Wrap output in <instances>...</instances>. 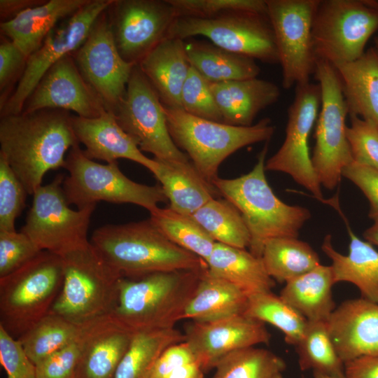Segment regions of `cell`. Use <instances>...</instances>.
<instances>
[{
	"label": "cell",
	"mask_w": 378,
	"mask_h": 378,
	"mask_svg": "<svg viewBox=\"0 0 378 378\" xmlns=\"http://www.w3.org/2000/svg\"><path fill=\"white\" fill-rule=\"evenodd\" d=\"M192 360H195L185 342L174 344L163 352L144 378H167L175 368Z\"/></svg>",
	"instance_id": "obj_51"
},
{
	"label": "cell",
	"mask_w": 378,
	"mask_h": 378,
	"mask_svg": "<svg viewBox=\"0 0 378 378\" xmlns=\"http://www.w3.org/2000/svg\"><path fill=\"white\" fill-rule=\"evenodd\" d=\"M342 176L361 190L370 203L368 216L378 223V170L353 161L344 168Z\"/></svg>",
	"instance_id": "obj_50"
},
{
	"label": "cell",
	"mask_w": 378,
	"mask_h": 378,
	"mask_svg": "<svg viewBox=\"0 0 378 378\" xmlns=\"http://www.w3.org/2000/svg\"><path fill=\"white\" fill-rule=\"evenodd\" d=\"M134 335L113 313L82 325L76 378H115Z\"/></svg>",
	"instance_id": "obj_21"
},
{
	"label": "cell",
	"mask_w": 378,
	"mask_h": 378,
	"mask_svg": "<svg viewBox=\"0 0 378 378\" xmlns=\"http://www.w3.org/2000/svg\"><path fill=\"white\" fill-rule=\"evenodd\" d=\"M82 325L49 312L18 339L29 359L38 362L77 341Z\"/></svg>",
	"instance_id": "obj_36"
},
{
	"label": "cell",
	"mask_w": 378,
	"mask_h": 378,
	"mask_svg": "<svg viewBox=\"0 0 378 378\" xmlns=\"http://www.w3.org/2000/svg\"><path fill=\"white\" fill-rule=\"evenodd\" d=\"M185 339L184 333L175 328L135 332L115 378H144L166 349Z\"/></svg>",
	"instance_id": "obj_35"
},
{
	"label": "cell",
	"mask_w": 378,
	"mask_h": 378,
	"mask_svg": "<svg viewBox=\"0 0 378 378\" xmlns=\"http://www.w3.org/2000/svg\"><path fill=\"white\" fill-rule=\"evenodd\" d=\"M72 127L79 142L85 146V155L106 163L120 158L135 162L151 173L157 162L145 156L136 142L118 125L113 113L106 111L97 118L71 116Z\"/></svg>",
	"instance_id": "obj_23"
},
{
	"label": "cell",
	"mask_w": 378,
	"mask_h": 378,
	"mask_svg": "<svg viewBox=\"0 0 378 378\" xmlns=\"http://www.w3.org/2000/svg\"><path fill=\"white\" fill-rule=\"evenodd\" d=\"M67 111L44 108L1 117L0 155L32 195L45 174L63 167L66 153L79 142Z\"/></svg>",
	"instance_id": "obj_1"
},
{
	"label": "cell",
	"mask_w": 378,
	"mask_h": 378,
	"mask_svg": "<svg viewBox=\"0 0 378 378\" xmlns=\"http://www.w3.org/2000/svg\"><path fill=\"white\" fill-rule=\"evenodd\" d=\"M244 314L275 326L283 332L285 342L294 346L302 337L307 324L304 316L272 291L249 295Z\"/></svg>",
	"instance_id": "obj_41"
},
{
	"label": "cell",
	"mask_w": 378,
	"mask_h": 378,
	"mask_svg": "<svg viewBox=\"0 0 378 378\" xmlns=\"http://www.w3.org/2000/svg\"><path fill=\"white\" fill-rule=\"evenodd\" d=\"M280 297L308 321L327 322L335 309L332 288L335 284L331 265L314 270L286 283Z\"/></svg>",
	"instance_id": "obj_31"
},
{
	"label": "cell",
	"mask_w": 378,
	"mask_h": 378,
	"mask_svg": "<svg viewBox=\"0 0 378 378\" xmlns=\"http://www.w3.org/2000/svg\"><path fill=\"white\" fill-rule=\"evenodd\" d=\"M365 239L371 244L378 246V223L368 228L363 233Z\"/></svg>",
	"instance_id": "obj_55"
},
{
	"label": "cell",
	"mask_w": 378,
	"mask_h": 378,
	"mask_svg": "<svg viewBox=\"0 0 378 378\" xmlns=\"http://www.w3.org/2000/svg\"><path fill=\"white\" fill-rule=\"evenodd\" d=\"M113 114L141 151L159 160L190 161L172 140L163 104L138 64L132 69L125 94Z\"/></svg>",
	"instance_id": "obj_13"
},
{
	"label": "cell",
	"mask_w": 378,
	"mask_h": 378,
	"mask_svg": "<svg viewBox=\"0 0 378 378\" xmlns=\"http://www.w3.org/2000/svg\"><path fill=\"white\" fill-rule=\"evenodd\" d=\"M0 363L7 378H37L35 364L26 354L18 340L0 326Z\"/></svg>",
	"instance_id": "obj_47"
},
{
	"label": "cell",
	"mask_w": 378,
	"mask_h": 378,
	"mask_svg": "<svg viewBox=\"0 0 378 378\" xmlns=\"http://www.w3.org/2000/svg\"><path fill=\"white\" fill-rule=\"evenodd\" d=\"M267 150V141L248 174L232 179L217 177L212 182L218 193L241 214L250 234L249 251L259 258L269 239L298 237L311 217L307 208L288 205L272 191L265 174Z\"/></svg>",
	"instance_id": "obj_3"
},
{
	"label": "cell",
	"mask_w": 378,
	"mask_h": 378,
	"mask_svg": "<svg viewBox=\"0 0 378 378\" xmlns=\"http://www.w3.org/2000/svg\"><path fill=\"white\" fill-rule=\"evenodd\" d=\"M248 295L229 281L203 273L183 319L209 322L244 313Z\"/></svg>",
	"instance_id": "obj_32"
},
{
	"label": "cell",
	"mask_w": 378,
	"mask_h": 378,
	"mask_svg": "<svg viewBox=\"0 0 378 378\" xmlns=\"http://www.w3.org/2000/svg\"><path fill=\"white\" fill-rule=\"evenodd\" d=\"M318 84L309 83L295 87L294 99L288 109L284 141L268 159L265 171L289 174L314 196L323 200L321 183L312 166L309 138L321 107Z\"/></svg>",
	"instance_id": "obj_16"
},
{
	"label": "cell",
	"mask_w": 378,
	"mask_h": 378,
	"mask_svg": "<svg viewBox=\"0 0 378 378\" xmlns=\"http://www.w3.org/2000/svg\"><path fill=\"white\" fill-rule=\"evenodd\" d=\"M154 159L157 164L153 174L160 182L171 209L192 216L219 194L214 185L200 175L191 161Z\"/></svg>",
	"instance_id": "obj_28"
},
{
	"label": "cell",
	"mask_w": 378,
	"mask_h": 378,
	"mask_svg": "<svg viewBox=\"0 0 378 378\" xmlns=\"http://www.w3.org/2000/svg\"><path fill=\"white\" fill-rule=\"evenodd\" d=\"M185 342L204 372L214 369L229 353L270 342L271 334L264 323L237 314L209 321H192L185 327Z\"/></svg>",
	"instance_id": "obj_19"
},
{
	"label": "cell",
	"mask_w": 378,
	"mask_h": 378,
	"mask_svg": "<svg viewBox=\"0 0 378 378\" xmlns=\"http://www.w3.org/2000/svg\"><path fill=\"white\" fill-rule=\"evenodd\" d=\"M176 18H212L233 12L267 15L265 0H167Z\"/></svg>",
	"instance_id": "obj_42"
},
{
	"label": "cell",
	"mask_w": 378,
	"mask_h": 378,
	"mask_svg": "<svg viewBox=\"0 0 378 378\" xmlns=\"http://www.w3.org/2000/svg\"><path fill=\"white\" fill-rule=\"evenodd\" d=\"M282 71V87L309 83L316 59L312 23L319 0H265Z\"/></svg>",
	"instance_id": "obj_14"
},
{
	"label": "cell",
	"mask_w": 378,
	"mask_h": 378,
	"mask_svg": "<svg viewBox=\"0 0 378 378\" xmlns=\"http://www.w3.org/2000/svg\"><path fill=\"white\" fill-rule=\"evenodd\" d=\"M185 44L165 38L138 64L165 106L182 108L181 90L190 69Z\"/></svg>",
	"instance_id": "obj_25"
},
{
	"label": "cell",
	"mask_w": 378,
	"mask_h": 378,
	"mask_svg": "<svg viewBox=\"0 0 378 378\" xmlns=\"http://www.w3.org/2000/svg\"><path fill=\"white\" fill-rule=\"evenodd\" d=\"M90 241L111 266L128 279L155 272L208 269L204 260L171 241L150 218L103 225L94 230Z\"/></svg>",
	"instance_id": "obj_2"
},
{
	"label": "cell",
	"mask_w": 378,
	"mask_h": 378,
	"mask_svg": "<svg viewBox=\"0 0 378 378\" xmlns=\"http://www.w3.org/2000/svg\"><path fill=\"white\" fill-rule=\"evenodd\" d=\"M190 65L210 83L257 78L255 60L213 43L192 41L185 44Z\"/></svg>",
	"instance_id": "obj_33"
},
{
	"label": "cell",
	"mask_w": 378,
	"mask_h": 378,
	"mask_svg": "<svg viewBox=\"0 0 378 378\" xmlns=\"http://www.w3.org/2000/svg\"><path fill=\"white\" fill-rule=\"evenodd\" d=\"M335 69L349 115L370 121L378 128V51L370 48L358 59Z\"/></svg>",
	"instance_id": "obj_29"
},
{
	"label": "cell",
	"mask_w": 378,
	"mask_h": 378,
	"mask_svg": "<svg viewBox=\"0 0 378 378\" xmlns=\"http://www.w3.org/2000/svg\"><path fill=\"white\" fill-rule=\"evenodd\" d=\"M64 278L50 312L78 325L112 314L122 277L88 240L60 255Z\"/></svg>",
	"instance_id": "obj_5"
},
{
	"label": "cell",
	"mask_w": 378,
	"mask_h": 378,
	"mask_svg": "<svg viewBox=\"0 0 378 378\" xmlns=\"http://www.w3.org/2000/svg\"><path fill=\"white\" fill-rule=\"evenodd\" d=\"M63 278L62 257L48 251L0 278V326L18 339L50 312Z\"/></svg>",
	"instance_id": "obj_7"
},
{
	"label": "cell",
	"mask_w": 378,
	"mask_h": 378,
	"mask_svg": "<svg viewBox=\"0 0 378 378\" xmlns=\"http://www.w3.org/2000/svg\"><path fill=\"white\" fill-rule=\"evenodd\" d=\"M108 10V9H107ZM107 10L71 55L81 75L114 113L124 97L134 64L125 61L114 42Z\"/></svg>",
	"instance_id": "obj_18"
},
{
	"label": "cell",
	"mask_w": 378,
	"mask_h": 378,
	"mask_svg": "<svg viewBox=\"0 0 378 378\" xmlns=\"http://www.w3.org/2000/svg\"><path fill=\"white\" fill-rule=\"evenodd\" d=\"M313 377L314 378H345L344 376L342 377H335V376H330L316 372H313Z\"/></svg>",
	"instance_id": "obj_56"
},
{
	"label": "cell",
	"mask_w": 378,
	"mask_h": 378,
	"mask_svg": "<svg viewBox=\"0 0 378 378\" xmlns=\"http://www.w3.org/2000/svg\"><path fill=\"white\" fill-rule=\"evenodd\" d=\"M88 1H45L40 5L22 11L8 20L1 22V33L28 58L62 20L75 13Z\"/></svg>",
	"instance_id": "obj_26"
},
{
	"label": "cell",
	"mask_w": 378,
	"mask_h": 378,
	"mask_svg": "<svg viewBox=\"0 0 378 378\" xmlns=\"http://www.w3.org/2000/svg\"><path fill=\"white\" fill-rule=\"evenodd\" d=\"M347 230L350 238L347 255L334 248L330 234L325 237L321 246L332 261L335 281L353 284L361 298L378 304V251L357 237L349 225Z\"/></svg>",
	"instance_id": "obj_27"
},
{
	"label": "cell",
	"mask_w": 378,
	"mask_h": 378,
	"mask_svg": "<svg viewBox=\"0 0 378 378\" xmlns=\"http://www.w3.org/2000/svg\"><path fill=\"white\" fill-rule=\"evenodd\" d=\"M378 30V1L319 0L312 23L316 60L335 68L360 57Z\"/></svg>",
	"instance_id": "obj_9"
},
{
	"label": "cell",
	"mask_w": 378,
	"mask_h": 378,
	"mask_svg": "<svg viewBox=\"0 0 378 378\" xmlns=\"http://www.w3.org/2000/svg\"><path fill=\"white\" fill-rule=\"evenodd\" d=\"M206 270L155 272L134 279L122 277L113 314L134 333L175 328L183 319Z\"/></svg>",
	"instance_id": "obj_4"
},
{
	"label": "cell",
	"mask_w": 378,
	"mask_h": 378,
	"mask_svg": "<svg viewBox=\"0 0 378 378\" xmlns=\"http://www.w3.org/2000/svg\"><path fill=\"white\" fill-rule=\"evenodd\" d=\"M222 122L236 126H251L256 115L276 102L279 87L258 78L210 83Z\"/></svg>",
	"instance_id": "obj_24"
},
{
	"label": "cell",
	"mask_w": 378,
	"mask_h": 378,
	"mask_svg": "<svg viewBox=\"0 0 378 378\" xmlns=\"http://www.w3.org/2000/svg\"><path fill=\"white\" fill-rule=\"evenodd\" d=\"M202 36L214 45L265 63H279L273 30L267 15L233 12L212 18H176L166 38Z\"/></svg>",
	"instance_id": "obj_11"
},
{
	"label": "cell",
	"mask_w": 378,
	"mask_h": 378,
	"mask_svg": "<svg viewBox=\"0 0 378 378\" xmlns=\"http://www.w3.org/2000/svg\"><path fill=\"white\" fill-rule=\"evenodd\" d=\"M206 262L211 274L229 281L248 296L272 291L275 286L262 258L255 256L246 248L216 242Z\"/></svg>",
	"instance_id": "obj_30"
},
{
	"label": "cell",
	"mask_w": 378,
	"mask_h": 378,
	"mask_svg": "<svg viewBox=\"0 0 378 378\" xmlns=\"http://www.w3.org/2000/svg\"><path fill=\"white\" fill-rule=\"evenodd\" d=\"M29 195L4 157L0 155V231L15 230V220Z\"/></svg>",
	"instance_id": "obj_43"
},
{
	"label": "cell",
	"mask_w": 378,
	"mask_h": 378,
	"mask_svg": "<svg viewBox=\"0 0 378 378\" xmlns=\"http://www.w3.org/2000/svg\"><path fill=\"white\" fill-rule=\"evenodd\" d=\"M41 251L24 232L0 231V278L16 271Z\"/></svg>",
	"instance_id": "obj_46"
},
{
	"label": "cell",
	"mask_w": 378,
	"mask_h": 378,
	"mask_svg": "<svg viewBox=\"0 0 378 378\" xmlns=\"http://www.w3.org/2000/svg\"><path fill=\"white\" fill-rule=\"evenodd\" d=\"M167 378H205L204 371L201 366L192 360L175 368Z\"/></svg>",
	"instance_id": "obj_54"
},
{
	"label": "cell",
	"mask_w": 378,
	"mask_h": 378,
	"mask_svg": "<svg viewBox=\"0 0 378 378\" xmlns=\"http://www.w3.org/2000/svg\"><path fill=\"white\" fill-rule=\"evenodd\" d=\"M261 258L268 274L280 283H286L321 265L316 252L298 237L269 239Z\"/></svg>",
	"instance_id": "obj_34"
},
{
	"label": "cell",
	"mask_w": 378,
	"mask_h": 378,
	"mask_svg": "<svg viewBox=\"0 0 378 378\" xmlns=\"http://www.w3.org/2000/svg\"><path fill=\"white\" fill-rule=\"evenodd\" d=\"M150 219L171 241L205 261L216 241L192 216L185 215L169 207L150 213Z\"/></svg>",
	"instance_id": "obj_40"
},
{
	"label": "cell",
	"mask_w": 378,
	"mask_h": 378,
	"mask_svg": "<svg viewBox=\"0 0 378 378\" xmlns=\"http://www.w3.org/2000/svg\"><path fill=\"white\" fill-rule=\"evenodd\" d=\"M376 50L378 51V35L375 38Z\"/></svg>",
	"instance_id": "obj_57"
},
{
	"label": "cell",
	"mask_w": 378,
	"mask_h": 378,
	"mask_svg": "<svg viewBox=\"0 0 378 378\" xmlns=\"http://www.w3.org/2000/svg\"><path fill=\"white\" fill-rule=\"evenodd\" d=\"M314 75L321 100L311 159L321 185L333 190L341 180L344 168L354 161L346 134L345 120L349 111L336 69L317 59Z\"/></svg>",
	"instance_id": "obj_10"
},
{
	"label": "cell",
	"mask_w": 378,
	"mask_h": 378,
	"mask_svg": "<svg viewBox=\"0 0 378 378\" xmlns=\"http://www.w3.org/2000/svg\"><path fill=\"white\" fill-rule=\"evenodd\" d=\"M78 340L35 364L37 378H76L80 354Z\"/></svg>",
	"instance_id": "obj_48"
},
{
	"label": "cell",
	"mask_w": 378,
	"mask_h": 378,
	"mask_svg": "<svg viewBox=\"0 0 378 378\" xmlns=\"http://www.w3.org/2000/svg\"><path fill=\"white\" fill-rule=\"evenodd\" d=\"M328 328L344 363L378 356V304L365 298L348 300L336 307Z\"/></svg>",
	"instance_id": "obj_22"
},
{
	"label": "cell",
	"mask_w": 378,
	"mask_h": 378,
	"mask_svg": "<svg viewBox=\"0 0 378 378\" xmlns=\"http://www.w3.org/2000/svg\"><path fill=\"white\" fill-rule=\"evenodd\" d=\"M113 0H89L71 16L62 20L27 59L13 92L1 108V117L18 114L47 71L59 59L71 55L83 43L98 18Z\"/></svg>",
	"instance_id": "obj_15"
},
{
	"label": "cell",
	"mask_w": 378,
	"mask_h": 378,
	"mask_svg": "<svg viewBox=\"0 0 378 378\" xmlns=\"http://www.w3.org/2000/svg\"><path fill=\"white\" fill-rule=\"evenodd\" d=\"M192 216L216 241L246 248L250 234L239 210L228 200L213 198Z\"/></svg>",
	"instance_id": "obj_37"
},
{
	"label": "cell",
	"mask_w": 378,
	"mask_h": 378,
	"mask_svg": "<svg viewBox=\"0 0 378 378\" xmlns=\"http://www.w3.org/2000/svg\"><path fill=\"white\" fill-rule=\"evenodd\" d=\"M349 117L346 134L354 162L378 170V128L357 115Z\"/></svg>",
	"instance_id": "obj_45"
},
{
	"label": "cell",
	"mask_w": 378,
	"mask_h": 378,
	"mask_svg": "<svg viewBox=\"0 0 378 378\" xmlns=\"http://www.w3.org/2000/svg\"><path fill=\"white\" fill-rule=\"evenodd\" d=\"M107 13L120 56L134 65L167 37L176 18L167 0H113Z\"/></svg>",
	"instance_id": "obj_17"
},
{
	"label": "cell",
	"mask_w": 378,
	"mask_h": 378,
	"mask_svg": "<svg viewBox=\"0 0 378 378\" xmlns=\"http://www.w3.org/2000/svg\"><path fill=\"white\" fill-rule=\"evenodd\" d=\"M255 346L240 349L221 358L212 378H279L286 369L284 360L272 351Z\"/></svg>",
	"instance_id": "obj_39"
},
{
	"label": "cell",
	"mask_w": 378,
	"mask_h": 378,
	"mask_svg": "<svg viewBox=\"0 0 378 378\" xmlns=\"http://www.w3.org/2000/svg\"><path fill=\"white\" fill-rule=\"evenodd\" d=\"M345 378H378V356H362L344 363Z\"/></svg>",
	"instance_id": "obj_52"
},
{
	"label": "cell",
	"mask_w": 378,
	"mask_h": 378,
	"mask_svg": "<svg viewBox=\"0 0 378 378\" xmlns=\"http://www.w3.org/2000/svg\"><path fill=\"white\" fill-rule=\"evenodd\" d=\"M295 347L302 371L344 376V363L335 349L327 322L307 321L303 336Z\"/></svg>",
	"instance_id": "obj_38"
},
{
	"label": "cell",
	"mask_w": 378,
	"mask_h": 378,
	"mask_svg": "<svg viewBox=\"0 0 378 378\" xmlns=\"http://www.w3.org/2000/svg\"><path fill=\"white\" fill-rule=\"evenodd\" d=\"M279 378H284V377H283V376H281V377H279ZM302 378H304V377H302Z\"/></svg>",
	"instance_id": "obj_58"
},
{
	"label": "cell",
	"mask_w": 378,
	"mask_h": 378,
	"mask_svg": "<svg viewBox=\"0 0 378 378\" xmlns=\"http://www.w3.org/2000/svg\"><path fill=\"white\" fill-rule=\"evenodd\" d=\"M181 102L182 108L189 114L222 122L210 83L191 66L181 90Z\"/></svg>",
	"instance_id": "obj_44"
},
{
	"label": "cell",
	"mask_w": 378,
	"mask_h": 378,
	"mask_svg": "<svg viewBox=\"0 0 378 378\" xmlns=\"http://www.w3.org/2000/svg\"><path fill=\"white\" fill-rule=\"evenodd\" d=\"M45 2L38 0H1L0 15L1 22L8 20L22 11Z\"/></svg>",
	"instance_id": "obj_53"
},
{
	"label": "cell",
	"mask_w": 378,
	"mask_h": 378,
	"mask_svg": "<svg viewBox=\"0 0 378 378\" xmlns=\"http://www.w3.org/2000/svg\"><path fill=\"white\" fill-rule=\"evenodd\" d=\"M27 57L10 40L4 39L0 44V92L1 106L4 104L6 92L18 78H20ZM0 106V107H1Z\"/></svg>",
	"instance_id": "obj_49"
},
{
	"label": "cell",
	"mask_w": 378,
	"mask_h": 378,
	"mask_svg": "<svg viewBox=\"0 0 378 378\" xmlns=\"http://www.w3.org/2000/svg\"><path fill=\"white\" fill-rule=\"evenodd\" d=\"M64 168L68 171L62 189L68 204L78 209L99 202L130 203L146 209L150 213L167 198L160 185L147 186L127 178L118 162L101 164L88 158L79 144L68 152Z\"/></svg>",
	"instance_id": "obj_8"
},
{
	"label": "cell",
	"mask_w": 378,
	"mask_h": 378,
	"mask_svg": "<svg viewBox=\"0 0 378 378\" xmlns=\"http://www.w3.org/2000/svg\"><path fill=\"white\" fill-rule=\"evenodd\" d=\"M163 106L172 140L211 184L225 158L244 146L268 141L275 131L268 118L253 125L236 126L196 117L181 108Z\"/></svg>",
	"instance_id": "obj_6"
},
{
	"label": "cell",
	"mask_w": 378,
	"mask_h": 378,
	"mask_svg": "<svg viewBox=\"0 0 378 378\" xmlns=\"http://www.w3.org/2000/svg\"><path fill=\"white\" fill-rule=\"evenodd\" d=\"M64 178L59 174L34 192L21 230L41 250L59 255L88 241L90 218L97 205L71 209L62 189Z\"/></svg>",
	"instance_id": "obj_12"
},
{
	"label": "cell",
	"mask_w": 378,
	"mask_h": 378,
	"mask_svg": "<svg viewBox=\"0 0 378 378\" xmlns=\"http://www.w3.org/2000/svg\"><path fill=\"white\" fill-rule=\"evenodd\" d=\"M44 108L74 111L94 118L107 111L103 102L81 75L72 55L53 64L26 100L22 112Z\"/></svg>",
	"instance_id": "obj_20"
}]
</instances>
